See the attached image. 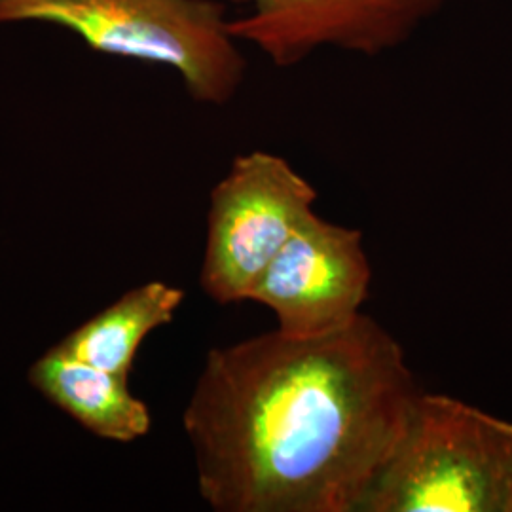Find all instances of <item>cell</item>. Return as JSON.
Returning <instances> with one entry per match:
<instances>
[{"instance_id": "obj_1", "label": "cell", "mask_w": 512, "mask_h": 512, "mask_svg": "<svg viewBox=\"0 0 512 512\" xmlns=\"http://www.w3.org/2000/svg\"><path fill=\"white\" fill-rule=\"evenodd\" d=\"M420 395L403 346L366 313L211 349L183 414L198 492L217 512H363Z\"/></svg>"}, {"instance_id": "obj_2", "label": "cell", "mask_w": 512, "mask_h": 512, "mask_svg": "<svg viewBox=\"0 0 512 512\" xmlns=\"http://www.w3.org/2000/svg\"><path fill=\"white\" fill-rule=\"evenodd\" d=\"M18 21L54 23L101 54L171 67L205 105H226L245 80L247 61L215 0L0 2V23Z\"/></svg>"}, {"instance_id": "obj_3", "label": "cell", "mask_w": 512, "mask_h": 512, "mask_svg": "<svg viewBox=\"0 0 512 512\" xmlns=\"http://www.w3.org/2000/svg\"><path fill=\"white\" fill-rule=\"evenodd\" d=\"M363 512H512V423L421 391Z\"/></svg>"}, {"instance_id": "obj_4", "label": "cell", "mask_w": 512, "mask_h": 512, "mask_svg": "<svg viewBox=\"0 0 512 512\" xmlns=\"http://www.w3.org/2000/svg\"><path fill=\"white\" fill-rule=\"evenodd\" d=\"M317 190L285 158L253 150L213 186L200 285L217 304L251 300L275 255L310 219Z\"/></svg>"}, {"instance_id": "obj_5", "label": "cell", "mask_w": 512, "mask_h": 512, "mask_svg": "<svg viewBox=\"0 0 512 512\" xmlns=\"http://www.w3.org/2000/svg\"><path fill=\"white\" fill-rule=\"evenodd\" d=\"M370 281L361 230L313 213L270 262L251 300L274 313L279 332L321 336L365 313Z\"/></svg>"}, {"instance_id": "obj_6", "label": "cell", "mask_w": 512, "mask_h": 512, "mask_svg": "<svg viewBox=\"0 0 512 512\" xmlns=\"http://www.w3.org/2000/svg\"><path fill=\"white\" fill-rule=\"evenodd\" d=\"M247 4L230 33L275 67L291 69L325 48L376 55L401 48L446 0H234Z\"/></svg>"}, {"instance_id": "obj_7", "label": "cell", "mask_w": 512, "mask_h": 512, "mask_svg": "<svg viewBox=\"0 0 512 512\" xmlns=\"http://www.w3.org/2000/svg\"><path fill=\"white\" fill-rule=\"evenodd\" d=\"M33 389L101 439L128 444L152 427L147 404L129 391L124 376L48 349L27 370Z\"/></svg>"}, {"instance_id": "obj_8", "label": "cell", "mask_w": 512, "mask_h": 512, "mask_svg": "<svg viewBox=\"0 0 512 512\" xmlns=\"http://www.w3.org/2000/svg\"><path fill=\"white\" fill-rule=\"evenodd\" d=\"M183 289L148 281L112 302L69 332L54 348L84 363L129 378L137 351L150 332L175 319L183 306Z\"/></svg>"}, {"instance_id": "obj_9", "label": "cell", "mask_w": 512, "mask_h": 512, "mask_svg": "<svg viewBox=\"0 0 512 512\" xmlns=\"http://www.w3.org/2000/svg\"><path fill=\"white\" fill-rule=\"evenodd\" d=\"M0 2H4V0H0Z\"/></svg>"}]
</instances>
